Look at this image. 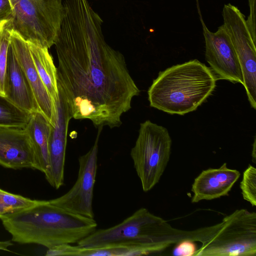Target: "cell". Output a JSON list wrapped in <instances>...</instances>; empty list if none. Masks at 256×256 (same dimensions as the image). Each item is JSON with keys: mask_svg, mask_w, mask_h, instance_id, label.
<instances>
[{"mask_svg": "<svg viewBox=\"0 0 256 256\" xmlns=\"http://www.w3.org/2000/svg\"><path fill=\"white\" fill-rule=\"evenodd\" d=\"M55 45L59 94L72 117L120 126L140 90L123 54L105 41L103 20L88 0H64Z\"/></svg>", "mask_w": 256, "mask_h": 256, "instance_id": "cell-1", "label": "cell"}, {"mask_svg": "<svg viewBox=\"0 0 256 256\" xmlns=\"http://www.w3.org/2000/svg\"><path fill=\"white\" fill-rule=\"evenodd\" d=\"M206 60L211 70L220 79L243 84L241 66L232 42L223 24L216 32L210 31L202 22Z\"/></svg>", "mask_w": 256, "mask_h": 256, "instance_id": "cell-9", "label": "cell"}, {"mask_svg": "<svg viewBox=\"0 0 256 256\" xmlns=\"http://www.w3.org/2000/svg\"><path fill=\"white\" fill-rule=\"evenodd\" d=\"M7 22V21H4L3 22L0 24V36H1V34H2V30L3 26H4V24H5V22Z\"/></svg>", "mask_w": 256, "mask_h": 256, "instance_id": "cell-28", "label": "cell"}, {"mask_svg": "<svg viewBox=\"0 0 256 256\" xmlns=\"http://www.w3.org/2000/svg\"><path fill=\"white\" fill-rule=\"evenodd\" d=\"M6 22L3 26L0 40V94L2 95H4V83L7 64L8 49L10 40V32L6 27Z\"/></svg>", "mask_w": 256, "mask_h": 256, "instance_id": "cell-22", "label": "cell"}, {"mask_svg": "<svg viewBox=\"0 0 256 256\" xmlns=\"http://www.w3.org/2000/svg\"><path fill=\"white\" fill-rule=\"evenodd\" d=\"M8 30L10 42L25 73L40 111L52 126L56 114V104L39 76L32 60L28 43L16 32Z\"/></svg>", "mask_w": 256, "mask_h": 256, "instance_id": "cell-13", "label": "cell"}, {"mask_svg": "<svg viewBox=\"0 0 256 256\" xmlns=\"http://www.w3.org/2000/svg\"><path fill=\"white\" fill-rule=\"evenodd\" d=\"M4 92L5 96L22 110L30 114L40 112L33 92L10 40Z\"/></svg>", "mask_w": 256, "mask_h": 256, "instance_id": "cell-14", "label": "cell"}, {"mask_svg": "<svg viewBox=\"0 0 256 256\" xmlns=\"http://www.w3.org/2000/svg\"><path fill=\"white\" fill-rule=\"evenodd\" d=\"M252 160L254 162L256 163V139L254 138V142L253 144V150L252 151Z\"/></svg>", "mask_w": 256, "mask_h": 256, "instance_id": "cell-27", "label": "cell"}, {"mask_svg": "<svg viewBox=\"0 0 256 256\" xmlns=\"http://www.w3.org/2000/svg\"><path fill=\"white\" fill-rule=\"evenodd\" d=\"M0 166L36 170L34 148L26 128H0Z\"/></svg>", "mask_w": 256, "mask_h": 256, "instance_id": "cell-12", "label": "cell"}, {"mask_svg": "<svg viewBox=\"0 0 256 256\" xmlns=\"http://www.w3.org/2000/svg\"><path fill=\"white\" fill-rule=\"evenodd\" d=\"M46 256H142L137 249L126 246L84 247L70 244L48 249Z\"/></svg>", "mask_w": 256, "mask_h": 256, "instance_id": "cell-18", "label": "cell"}, {"mask_svg": "<svg viewBox=\"0 0 256 256\" xmlns=\"http://www.w3.org/2000/svg\"><path fill=\"white\" fill-rule=\"evenodd\" d=\"M13 246L11 240L0 241V251H10L8 248Z\"/></svg>", "mask_w": 256, "mask_h": 256, "instance_id": "cell-26", "label": "cell"}, {"mask_svg": "<svg viewBox=\"0 0 256 256\" xmlns=\"http://www.w3.org/2000/svg\"><path fill=\"white\" fill-rule=\"evenodd\" d=\"M32 142L36 160V170L44 174L49 166V140L51 124L40 112L31 114L25 128Z\"/></svg>", "mask_w": 256, "mask_h": 256, "instance_id": "cell-16", "label": "cell"}, {"mask_svg": "<svg viewBox=\"0 0 256 256\" xmlns=\"http://www.w3.org/2000/svg\"><path fill=\"white\" fill-rule=\"evenodd\" d=\"M201 246L194 256H256V213L236 210L213 226L190 231Z\"/></svg>", "mask_w": 256, "mask_h": 256, "instance_id": "cell-5", "label": "cell"}, {"mask_svg": "<svg viewBox=\"0 0 256 256\" xmlns=\"http://www.w3.org/2000/svg\"><path fill=\"white\" fill-rule=\"evenodd\" d=\"M172 144L166 128L150 120L140 124L130 154L144 192L150 191L160 181L170 160Z\"/></svg>", "mask_w": 256, "mask_h": 256, "instance_id": "cell-7", "label": "cell"}, {"mask_svg": "<svg viewBox=\"0 0 256 256\" xmlns=\"http://www.w3.org/2000/svg\"><path fill=\"white\" fill-rule=\"evenodd\" d=\"M187 231L173 228L162 218L142 208L120 223L96 230L76 244L84 247L126 246L144 255L160 252L186 239Z\"/></svg>", "mask_w": 256, "mask_h": 256, "instance_id": "cell-4", "label": "cell"}, {"mask_svg": "<svg viewBox=\"0 0 256 256\" xmlns=\"http://www.w3.org/2000/svg\"><path fill=\"white\" fill-rule=\"evenodd\" d=\"M240 188L243 198L252 206H256V168L249 164L244 172Z\"/></svg>", "mask_w": 256, "mask_h": 256, "instance_id": "cell-21", "label": "cell"}, {"mask_svg": "<svg viewBox=\"0 0 256 256\" xmlns=\"http://www.w3.org/2000/svg\"><path fill=\"white\" fill-rule=\"evenodd\" d=\"M28 43L32 60L40 78L54 104L59 98L57 68L48 48Z\"/></svg>", "mask_w": 256, "mask_h": 256, "instance_id": "cell-17", "label": "cell"}, {"mask_svg": "<svg viewBox=\"0 0 256 256\" xmlns=\"http://www.w3.org/2000/svg\"><path fill=\"white\" fill-rule=\"evenodd\" d=\"M31 114L0 94V128H25Z\"/></svg>", "mask_w": 256, "mask_h": 256, "instance_id": "cell-19", "label": "cell"}, {"mask_svg": "<svg viewBox=\"0 0 256 256\" xmlns=\"http://www.w3.org/2000/svg\"><path fill=\"white\" fill-rule=\"evenodd\" d=\"M250 15L246 20L247 26L254 41L256 43V0H248Z\"/></svg>", "mask_w": 256, "mask_h": 256, "instance_id": "cell-24", "label": "cell"}, {"mask_svg": "<svg viewBox=\"0 0 256 256\" xmlns=\"http://www.w3.org/2000/svg\"><path fill=\"white\" fill-rule=\"evenodd\" d=\"M12 14L7 28L28 43L50 48L64 16L62 0H10Z\"/></svg>", "mask_w": 256, "mask_h": 256, "instance_id": "cell-6", "label": "cell"}, {"mask_svg": "<svg viewBox=\"0 0 256 256\" xmlns=\"http://www.w3.org/2000/svg\"><path fill=\"white\" fill-rule=\"evenodd\" d=\"M216 78L206 65L193 60L160 72L149 88L151 107L170 114L197 109L214 90Z\"/></svg>", "mask_w": 256, "mask_h": 256, "instance_id": "cell-3", "label": "cell"}, {"mask_svg": "<svg viewBox=\"0 0 256 256\" xmlns=\"http://www.w3.org/2000/svg\"><path fill=\"white\" fill-rule=\"evenodd\" d=\"M236 53L242 72L244 86L248 102L256 109V43L254 41L243 17H235L224 24Z\"/></svg>", "mask_w": 256, "mask_h": 256, "instance_id": "cell-10", "label": "cell"}, {"mask_svg": "<svg viewBox=\"0 0 256 256\" xmlns=\"http://www.w3.org/2000/svg\"><path fill=\"white\" fill-rule=\"evenodd\" d=\"M196 250L194 242L184 239L176 244L172 251V254L178 256H192Z\"/></svg>", "mask_w": 256, "mask_h": 256, "instance_id": "cell-23", "label": "cell"}, {"mask_svg": "<svg viewBox=\"0 0 256 256\" xmlns=\"http://www.w3.org/2000/svg\"><path fill=\"white\" fill-rule=\"evenodd\" d=\"M38 201V200H32L0 188V220L24 210L34 206Z\"/></svg>", "mask_w": 256, "mask_h": 256, "instance_id": "cell-20", "label": "cell"}, {"mask_svg": "<svg viewBox=\"0 0 256 256\" xmlns=\"http://www.w3.org/2000/svg\"><path fill=\"white\" fill-rule=\"evenodd\" d=\"M94 143L78 158L79 170L76 182L65 194L50 200L54 204L74 214L94 218L92 200L98 170L99 137L102 127H98Z\"/></svg>", "mask_w": 256, "mask_h": 256, "instance_id": "cell-8", "label": "cell"}, {"mask_svg": "<svg viewBox=\"0 0 256 256\" xmlns=\"http://www.w3.org/2000/svg\"><path fill=\"white\" fill-rule=\"evenodd\" d=\"M240 176L238 170L228 168L226 162L218 168H209L202 170L192 184L194 195L192 202L228 196V192Z\"/></svg>", "mask_w": 256, "mask_h": 256, "instance_id": "cell-15", "label": "cell"}, {"mask_svg": "<svg viewBox=\"0 0 256 256\" xmlns=\"http://www.w3.org/2000/svg\"><path fill=\"white\" fill-rule=\"evenodd\" d=\"M56 116L51 126L49 140V166L44 174L48 183L58 190L64 184V172L67 132L72 117L59 94L56 102Z\"/></svg>", "mask_w": 256, "mask_h": 256, "instance_id": "cell-11", "label": "cell"}, {"mask_svg": "<svg viewBox=\"0 0 256 256\" xmlns=\"http://www.w3.org/2000/svg\"><path fill=\"white\" fill-rule=\"evenodd\" d=\"M12 14V7L10 0H0V24L8 21Z\"/></svg>", "mask_w": 256, "mask_h": 256, "instance_id": "cell-25", "label": "cell"}, {"mask_svg": "<svg viewBox=\"0 0 256 256\" xmlns=\"http://www.w3.org/2000/svg\"><path fill=\"white\" fill-rule=\"evenodd\" d=\"M0 220L12 242L48 249L77 244L98 226L94 218L70 212L50 200H38L34 206Z\"/></svg>", "mask_w": 256, "mask_h": 256, "instance_id": "cell-2", "label": "cell"}]
</instances>
